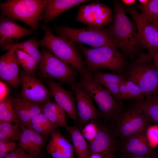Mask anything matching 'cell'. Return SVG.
Listing matches in <instances>:
<instances>
[{
	"mask_svg": "<svg viewBox=\"0 0 158 158\" xmlns=\"http://www.w3.org/2000/svg\"><path fill=\"white\" fill-rule=\"evenodd\" d=\"M114 6L113 23L107 30L122 54L132 59L140 53L137 32L121 3L115 1Z\"/></svg>",
	"mask_w": 158,
	"mask_h": 158,
	"instance_id": "6da1fadb",
	"label": "cell"
},
{
	"mask_svg": "<svg viewBox=\"0 0 158 158\" xmlns=\"http://www.w3.org/2000/svg\"><path fill=\"white\" fill-rule=\"evenodd\" d=\"M77 43L90 73L107 70L123 74L126 71L128 66L122 53L116 48L109 46L89 48Z\"/></svg>",
	"mask_w": 158,
	"mask_h": 158,
	"instance_id": "7a4b0ae2",
	"label": "cell"
},
{
	"mask_svg": "<svg viewBox=\"0 0 158 158\" xmlns=\"http://www.w3.org/2000/svg\"><path fill=\"white\" fill-rule=\"evenodd\" d=\"M80 75L77 83L95 101L100 117L107 121H115L123 110L121 102L116 100L104 87L96 82L87 68Z\"/></svg>",
	"mask_w": 158,
	"mask_h": 158,
	"instance_id": "3957f363",
	"label": "cell"
},
{
	"mask_svg": "<svg viewBox=\"0 0 158 158\" xmlns=\"http://www.w3.org/2000/svg\"><path fill=\"white\" fill-rule=\"evenodd\" d=\"M138 56L124 74L126 80L135 84L148 99L158 90V71L148 53H140Z\"/></svg>",
	"mask_w": 158,
	"mask_h": 158,
	"instance_id": "277c9868",
	"label": "cell"
},
{
	"mask_svg": "<svg viewBox=\"0 0 158 158\" xmlns=\"http://www.w3.org/2000/svg\"><path fill=\"white\" fill-rule=\"evenodd\" d=\"M44 33L38 41L39 46L44 47L57 58L70 65L79 74L87 69L84 61L75 42L57 36L47 25L43 26Z\"/></svg>",
	"mask_w": 158,
	"mask_h": 158,
	"instance_id": "5b68a950",
	"label": "cell"
},
{
	"mask_svg": "<svg viewBox=\"0 0 158 158\" xmlns=\"http://www.w3.org/2000/svg\"><path fill=\"white\" fill-rule=\"evenodd\" d=\"M49 0H8L1 3L2 13L19 20L35 31L45 6Z\"/></svg>",
	"mask_w": 158,
	"mask_h": 158,
	"instance_id": "8992f818",
	"label": "cell"
},
{
	"mask_svg": "<svg viewBox=\"0 0 158 158\" xmlns=\"http://www.w3.org/2000/svg\"><path fill=\"white\" fill-rule=\"evenodd\" d=\"M55 31L59 37L77 43H83L93 48L109 46L117 48L116 44L108 30L102 27L88 26L75 28L57 27Z\"/></svg>",
	"mask_w": 158,
	"mask_h": 158,
	"instance_id": "52a82bcc",
	"label": "cell"
},
{
	"mask_svg": "<svg viewBox=\"0 0 158 158\" xmlns=\"http://www.w3.org/2000/svg\"><path fill=\"white\" fill-rule=\"evenodd\" d=\"M42 47V59L40 65L41 76L49 79L54 78L69 85L75 82L77 71L47 49Z\"/></svg>",
	"mask_w": 158,
	"mask_h": 158,
	"instance_id": "ba28073f",
	"label": "cell"
},
{
	"mask_svg": "<svg viewBox=\"0 0 158 158\" xmlns=\"http://www.w3.org/2000/svg\"><path fill=\"white\" fill-rule=\"evenodd\" d=\"M115 135L121 138L145 130L148 121L141 108L135 104L131 108L123 110L115 121Z\"/></svg>",
	"mask_w": 158,
	"mask_h": 158,
	"instance_id": "9c48e42d",
	"label": "cell"
},
{
	"mask_svg": "<svg viewBox=\"0 0 158 158\" xmlns=\"http://www.w3.org/2000/svg\"><path fill=\"white\" fill-rule=\"evenodd\" d=\"M112 15V11L107 6L92 2L79 8L75 20L88 26L102 27L111 22Z\"/></svg>",
	"mask_w": 158,
	"mask_h": 158,
	"instance_id": "30bf717a",
	"label": "cell"
},
{
	"mask_svg": "<svg viewBox=\"0 0 158 158\" xmlns=\"http://www.w3.org/2000/svg\"><path fill=\"white\" fill-rule=\"evenodd\" d=\"M137 26L138 39L140 45L146 49L152 54L158 50V29L145 19L132 6L126 7Z\"/></svg>",
	"mask_w": 158,
	"mask_h": 158,
	"instance_id": "8fae6325",
	"label": "cell"
},
{
	"mask_svg": "<svg viewBox=\"0 0 158 158\" xmlns=\"http://www.w3.org/2000/svg\"><path fill=\"white\" fill-rule=\"evenodd\" d=\"M75 97L78 120L82 129L86 124L100 117L98 111L93 102L91 96L74 82L70 85Z\"/></svg>",
	"mask_w": 158,
	"mask_h": 158,
	"instance_id": "7c38bea8",
	"label": "cell"
},
{
	"mask_svg": "<svg viewBox=\"0 0 158 158\" xmlns=\"http://www.w3.org/2000/svg\"><path fill=\"white\" fill-rule=\"evenodd\" d=\"M22 88L20 97L30 101L43 103L50 100L51 94L37 78L25 72L21 74Z\"/></svg>",
	"mask_w": 158,
	"mask_h": 158,
	"instance_id": "4fadbf2b",
	"label": "cell"
},
{
	"mask_svg": "<svg viewBox=\"0 0 158 158\" xmlns=\"http://www.w3.org/2000/svg\"><path fill=\"white\" fill-rule=\"evenodd\" d=\"M97 125V135L88 145L90 153L100 154L104 158H113L117 148L114 133L106 126Z\"/></svg>",
	"mask_w": 158,
	"mask_h": 158,
	"instance_id": "5bb4252c",
	"label": "cell"
},
{
	"mask_svg": "<svg viewBox=\"0 0 158 158\" xmlns=\"http://www.w3.org/2000/svg\"><path fill=\"white\" fill-rule=\"evenodd\" d=\"M47 84L56 103L64 110L69 117L76 122L78 116L73 92L64 89L60 84L52 80L47 81Z\"/></svg>",
	"mask_w": 158,
	"mask_h": 158,
	"instance_id": "9a60e30c",
	"label": "cell"
},
{
	"mask_svg": "<svg viewBox=\"0 0 158 158\" xmlns=\"http://www.w3.org/2000/svg\"><path fill=\"white\" fill-rule=\"evenodd\" d=\"M14 47L0 57V77L15 88L21 83L19 75V65Z\"/></svg>",
	"mask_w": 158,
	"mask_h": 158,
	"instance_id": "2e32d148",
	"label": "cell"
},
{
	"mask_svg": "<svg viewBox=\"0 0 158 158\" xmlns=\"http://www.w3.org/2000/svg\"><path fill=\"white\" fill-rule=\"evenodd\" d=\"M21 135L18 144L19 147L32 157L39 158L41 151L44 145V136L19 123Z\"/></svg>",
	"mask_w": 158,
	"mask_h": 158,
	"instance_id": "e0dca14e",
	"label": "cell"
},
{
	"mask_svg": "<svg viewBox=\"0 0 158 158\" xmlns=\"http://www.w3.org/2000/svg\"><path fill=\"white\" fill-rule=\"evenodd\" d=\"M34 31L21 26L15 20L2 13L0 21V46L13 43V39H16L18 41L21 38L33 34Z\"/></svg>",
	"mask_w": 158,
	"mask_h": 158,
	"instance_id": "ac0fdd59",
	"label": "cell"
},
{
	"mask_svg": "<svg viewBox=\"0 0 158 158\" xmlns=\"http://www.w3.org/2000/svg\"><path fill=\"white\" fill-rule=\"evenodd\" d=\"M121 151L125 154L146 156L149 158L153 153L145 130L125 138Z\"/></svg>",
	"mask_w": 158,
	"mask_h": 158,
	"instance_id": "d6986e66",
	"label": "cell"
},
{
	"mask_svg": "<svg viewBox=\"0 0 158 158\" xmlns=\"http://www.w3.org/2000/svg\"><path fill=\"white\" fill-rule=\"evenodd\" d=\"M46 150L53 158H74L72 144L57 129L51 134Z\"/></svg>",
	"mask_w": 158,
	"mask_h": 158,
	"instance_id": "ffe728a7",
	"label": "cell"
},
{
	"mask_svg": "<svg viewBox=\"0 0 158 158\" xmlns=\"http://www.w3.org/2000/svg\"><path fill=\"white\" fill-rule=\"evenodd\" d=\"M11 100L18 120L25 126L42 112L43 103L26 100L20 97L11 99Z\"/></svg>",
	"mask_w": 158,
	"mask_h": 158,
	"instance_id": "44dd1931",
	"label": "cell"
},
{
	"mask_svg": "<svg viewBox=\"0 0 158 158\" xmlns=\"http://www.w3.org/2000/svg\"><path fill=\"white\" fill-rule=\"evenodd\" d=\"M92 1L88 0H49L45 6L40 20L45 24L54 20L66 11L78 5Z\"/></svg>",
	"mask_w": 158,
	"mask_h": 158,
	"instance_id": "7402d4cb",
	"label": "cell"
},
{
	"mask_svg": "<svg viewBox=\"0 0 158 158\" xmlns=\"http://www.w3.org/2000/svg\"><path fill=\"white\" fill-rule=\"evenodd\" d=\"M42 112L51 122L58 127H66V113L56 103L50 100L43 103Z\"/></svg>",
	"mask_w": 158,
	"mask_h": 158,
	"instance_id": "603a6c76",
	"label": "cell"
},
{
	"mask_svg": "<svg viewBox=\"0 0 158 158\" xmlns=\"http://www.w3.org/2000/svg\"><path fill=\"white\" fill-rule=\"evenodd\" d=\"M66 128L71 136L77 158H88L90 154L88 145L79 128L68 126Z\"/></svg>",
	"mask_w": 158,
	"mask_h": 158,
	"instance_id": "cb8c5ba5",
	"label": "cell"
},
{
	"mask_svg": "<svg viewBox=\"0 0 158 158\" xmlns=\"http://www.w3.org/2000/svg\"><path fill=\"white\" fill-rule=\"evenodd\" d=\"M39 45L36 38H32L18 43H11L1 46L4 50H9L12 47L15 49L22 51L31 56L37 63L40 65L42 54L38 49Z\"/></svg>",
	"mask_w": 158,
	"mask_h": 158,
	"instance_id": "d4e9b609",
	"label": "cell"
},
{
	"mask_svg": "<svg viewBox=\"0 0 158 158\" xmlns=\"http://www.w3.org/2000/svg\"><path fill=\"white\" fill-rule=\"evenodd\" d=\"M25 126L44 136L51 134L59 127L50 121L42 112Z\"/></svg>",
	"mask_w": 158,
	"mask_h": 158,
	"instance_id": "484cf974",
	"label": "cell"
},
{
	"mask_svg": "<svg viewBox=\"0 0 158 158\" xmlns=\"http://www.w3.org/2000/svg\"><path fill=\"white\" fill-rule=\"evenodd\" d=\"M148 121L158 125V95L154 94L150 98L137 102Z\"/></svg>",
	"mask_w": 158,
	"mask_h": 158,
	"instance_id": "4316f807",
	"label": "cell"
},
{
	"mask_svg": "<svg viewBox=\"0 0 158 158\" xmlns=\"http://www.w3.org/2000/svg\"><path fill=\"white\" fill-rule=\"evenodd\" d=\"M19 123L0 122V140L19 141L21 135Z\"/></svg>",
	"mask_w": 158,
	"mask_h": 158,
	"instance_id": "83f0119b",
	"label": "cell"
},
{
	"mask_svg": "<svg viewBox=\"0 0 158 158\" xmlns=\"http://www.w3.org/2000/svg\"><path fill=\"white\" fill-rule=\"evenodd\" d=\"M1 122L14 123L20 122L13 106L11 98L8 97L0 101V122Z\"/></svg>",
	"mask_w": 158,
	"mask_h": 158,
	"instance_id": "f1b7e54d",
	"label": "cell"
},
{
	"mask_svg": "<svg viewBox=\"0 0 158 158\" xmlns=\"http://www.w3.org/2000/svg\"><path fill=\"white\" fill-rule=\"evenodd\" d=\"M91 73L94 80L103 86L106 84L112 83L119 84L126 80L124 74H119L113 72L106 73L99 71Z\"/></svg>",
	"mask_w": 158,
	"mask_h": 158,
	"instance_id": "f546056e",
	"label": "cell"
},
{
	"mask_svg": "<svg viewBox=\"0 0 158 158\" xmlns=\"http://www.w3.org/2000/svg\"><path fill=\"white\" fill-rule=\"evenodd\" d=\"M15 51L19 65L22 67L25 72L32 75L36 69L37 65L36 62L26 53L15 49Z\"/></svg>",
	"mask_w": 158,
	"mask_h": 158,
	"instance_id": "4dcf8cb0",
	"label": "cell"
},
{
	"mask_svg": "<svg viewBox=\"0 0 158 158\" xmlns=\"http://www.w3.org/2000/svg\"><path fill=\"white\" fill-rule=\"evenodd\" d=\"M138 7L141 15L150 23L158 19V0H150L146 4Z\"/></svg>",
	"mask_w": 158,
	"mask_h": 158,
	"instance_id": "1f68e13d",
	"label": "cell"
},
{
	"mask_svg": "<svg viewBox=\"0 0 158 158\" xmlns=\"http://www.w3.org/2000/svg\"><path fill=\"white\" fill-rule=\"evenodd\" d=\"M124 83L127 91V99H135L138 102L143 100L145 97L139 87L133 83L125 80Z\"/></svg>",
	"mask_w": 158,
	"mask_h": 158,
	"instance_id": "d6a6232c",
	"label": "cell"
},
{
	"mask_svg": "<svg viewBox=\"0 0 158 158\" xmlns=\"http://www.w3.org/2000/svg\"><path fill=\"white\" fill-rule=\"evenodd\" d=\"M81 132L85 138L89 142L95 138L98 131V126L95 121H92L86 124L82 128Z\"/></svg>",
	"mask_w": 158,
	"mask_h": 158,
	"instance_id": "836d02e7",
	"label": "cell"
},
{
	"mask_svg": "<svg viewBox=\"0 0 158 158\" xmlns=\"http://www.w3.org/2000/svg\"><path fill=\"white\" fill-rule=\"evenodd\" d=\"M16 147V143L13 141L0 140V158H4Z\"/></svg>",
	"mask_w": 158,
	"mask_h": 158,
	"instance_id": "e575fe53",
	"label": "cell"
},
{
	"mask_svg": "<svg viewBox=\"0 0 158 158\" xmlns=\"http://www.w3.org/2000/svg\"><path fill=\"white\" fill-rule=\"evenodd\" d=\"M146 134L152 147L158 145V126L149 127L147 129Z\"/></svg>",
	"mask_w": 158,
	"mask_h": 158,
	"instance_id": "d590c367",
	"label": "cell"
},
{
	"mask_svg": "<svg viewBox=\"0 0 158 158\" xmlns=\"http://www.w3.org/2000/svg\"><path fill=\"white\" fill-rule=\"evenodd\" d=\"M4 158H35L19 147H17L12 151Z\"/></svg>",
	"mask_w": 158,
	"mask_h": 158,
	"instance_id": "8d00e7d4",
	"label": "cell"
},
{
	"mask_svg": "<svg viewBox=\"0 0 158 158\" xmlns=\"http://www.w3.org/2000/svg\"><path fill=\"white\" fill-rule=\"evenodd\" d=\"M103 87H104L117 100L119 92V84L115 83H110L106 84Z\"/></svg>",
	"mask_w": 158,
	"mask_h": 158,
	"instance_id": "74e56055",
	"label": "cell"
},
{
	"mask_svg": "<svg viewBox=\"0 0 158 158\" xmlns=\"http://www.w3.org/2000/svg\"><path fill=\"white\" fill-rule=\"evenodd\" d=\"M124 81L119 84V92L117 99L119 102L127 99V89Z\"/></svg>",
	"mask_w": 158,
	"mask_h": 158,
	"instance_id": "f35d334b",
	"label": "cell"
},
{
	"mask_svg": "<svg viewBox=\"0 0 158 158\" xmlns=\"http://www.w3.org/2000/svg\"><path fill=\"white\" fill-rule=\"evenodd\" d=\"M0 101L7 97L8 88L6 85L2 81L0 83Z\"/></svg>",
	"mask_w": 158,
	"mask_h": 158,
	"instance_id": "ab89813d",
	"label": "cell"
},
{
	"mask_svg": "<svg viewBox=\"0 0 158 158\" xmlns=\"http://www.w3.org/2000/svg\"><path fill=\"white\" fill-rule=\"evenodd\" d=\"M153 63L158 71V50L152 54H150Z\"/></svg>",
	"mask_w": 158,
	"mask_h": 158,
	"instance_id": "60d3db41",
	"label": "cell"
},
{
	"mask_svg": "<svg viewBox=\"0 0 158 158\" xmlns=\"http://www.w3.org/2000/svg\"><path fill=\"white\" fill-rule=\"evenodd\" d=\"M122 158H149L148 157L142 156L134 155L129 154H125Z\"/></svg>",
	"mask_w": 158,
	"mask_h": 158,
	"instance_id": "b9f144b4",
	"label": "cell"
},
{
	"mask_svg": "<svg viewBox=\"0 0 158 158\" xmlns=\"http://www.w3.org/2000/svg\"><path fill=\"white\" fill-rule=\"evenodd\" d=\"M88 158H104L102 155L97 153H91Z\"/></svg>",
	"mask_w": 158,
	"mask_h": 158,
	"instance_id": "7bdbcfd3",
	"label": "cell"
},
{
	"mask_svg": "<svg viewBox=\"0 0 158 158\" xmlns=\"http://www.w3.org/2000/svg\"><path fill=\"white\" fill-rule=\"evenodd\" d=\"M122 1L126 5H130L134 4L136 1L135 0H122Z\"/></svg>",
	"mask_w": 158,
	"mask_h": 158,
	"instance_id": "ee69618b",
	"label": "cell"
},
{
	"mask_svg": "<svg viewBox=\"0 0 158 158\" xmlns=\"http://www.w3.org/2000/svg\"><path fill=\"white\" fill-rule=\"evenodd\" d=\"M149 0H138V1L142 5H145L147 4Z\"/></svg>",
	"mask_w": 158,
	"mask_h": 158,
	"instance_id": "f6af8a7d",
	"label": "cell"
},
{
	"mask_svg": "<svg viewBox=\"0 0 158 158\" xmlns=\"http://www.w3.org/2000/svg\"><path fill=\"white\" fill-rule=\"evenodd\" d=\"M151 23L155 26L158 29V19L153 21Z\"/></svg>",
	"mask_w": 158,
	"mask_h": 158,
	"instance_id": "bcb514c9",
	"label": "cell"
}]
</instances>
